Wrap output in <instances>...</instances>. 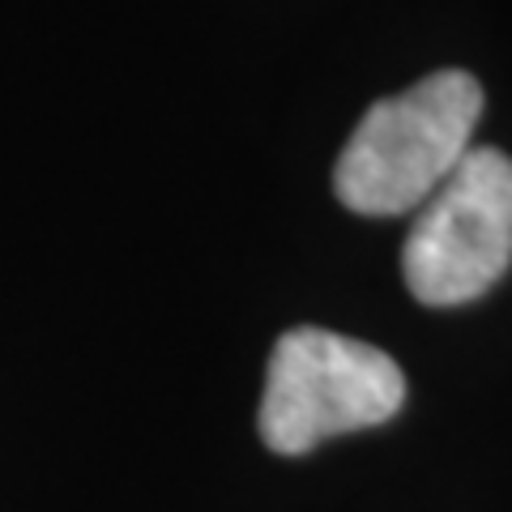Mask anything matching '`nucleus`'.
<instances>
[{
  "label": "nucleus",
  "mask_w": 512,
  "mask_h": 512,
  "mask_svg": "<svg viewBox=\"0 0 512 512\" xmlns=\"http://www.w3.org/2000/svg\"><path fill=\"white\" fill-rule=\"evenodd\" d=\"M483 86L461 69L423 77L363 111L333 167V192L350 214L397 218L436 192L470 154Z\"/></svg>",
  "instance_id": "obj_1"
},
{
  "label": "nucleus",
  "mask_w": 512,
  "mask_h": 512,
  "mask_svg": "<svg viewBox=\"0 0 512 512\" xmlns=\"http://www.w3.org/2000/svg\"><path fill=\"white\" fill-rule=\"evenodd\" d=\"M402 402L406 376L384 350L299 325L274 342L256 427L274 453L299 457L329 436L389 423Z\"/></svg>",
  "instance_id": "obj_2"
},
{
  "label": "nucleus",
  "mask_w": 512,
  "mask_h": 512,
  "mask_svg": "<svg viewBox=\"0 0 512 512\" xmlns=\"http://www.w3.org/2000/svg\"><path fill=\"white\" fill-rule=\"evenodd\" d=\"M512 265V158L470 146L453 175L419 205L402 248L410 295L453 308L487 295Z\"/></svg>",
  "instance_id": "obj_3"
}]
</instances>
